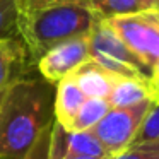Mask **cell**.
<instances>
[{"label": "cell", "instance_id": "cell-1", "mask_svg": "<svg viewBox=\"0 0 159 159\" xmlns=\"http://www.w3.org/2000/svg\"><path fill=\"white\" fill-rule=\"evenodd\" d=\"M55 87L43 77H17L0 103V159H24L53 123Z\"/></svg>", "mask_w": 159, "mask_h": 159}, {"label": "cell", "instance_id": "cell-2", "mask_svg": "<svg viewBox=\"0 0 159 159\" xmlns=\"http://www.w3.org/2000/svg\"><path fill=\"white\" fill-rule=\"evenodd\" d=\"M98 21V14L86 5H55L17 16V36L26 53L38 62L53 46L89 34Z\"/></svg>", "mask_w": 159, "mask_h": 159}, {"label": "cell", "instance_id": "cell-3", "mask_svg": "<svg viewBox=\"0 0 159 159\" xmlns=\"http://www.w3.org/2000/svg\"><path fill=\"white\" fill-rule=\"evenodd\" d=\"M89 58L116 77L152 82V69L121 41L103 19L89 33Z\"/></svg>", "mask_w": 159, "mask_h": 159}, {"label": "cell", "instance_id": "cell-4", "mask_svg": "<svg viewBox=\"0 0 159 159\" xmlns=\"http://www.w3.org/2000/svg\"><path fill=\"white\" fill-rule=\"evenodd\" d=\"M103 21L149 69H154L159 60V9H147Z\"/></svg>", "mask_w": 159, "mask_h": 159}, {"label": "cell", "instance_id": "cell-5", "mask_svg": "<svg viewBox=\"0 0 159 159\" xmlns=\"http://www.w3.org/2000/svg\"><path fill=\"white\" fill-rule=\"evenodd\" d=\"M152 101L154 99H145L127 108H110L89 132L101 142L108 154L115 157L132 144Z\"/></svg>", "mask_w": 159, "mask_h": 159}, {"label": "cell", "instance_id": "cell-6", "mask_svg": "<svg viewBox=\"0 0 159 159\" xmlns=\"http://www.w3.org/2000/svg\"><path fill=\"white\" fill-rule=\"evenodd\" d=\"M87 60H89V34L72 38L53 46L36 63L43 79L57 84Z\"/></svg>", "mask_w": 159, "mask_h": 159}, {"label": "cell", "instance_id": "cell-7", "mask_svg": "<svg viewBox=\"0 0 159 159\" xmlns=\"http://www.w3.org/2000/svg\"><path fill=\"white\" fill-rule=\"evenodd\" d=\"M70 77L75 80V84L86 98H103V99H108L111 87L118 79L116 75L108 72L106 69L98 65L91 58L84 62L77 70H74Z\"/></svg>", "mask_w": 159, "mask_h": 159}, {"label": "cell", "instance_id": "cell-8", "mask_svg": "<svg viewBox=\"0 0 159 159\" xmlns=\"http://www.w3.org/2000/svg\"><path fill=\"white\" fill-rule=\"evenodd\" d=\"M84 101H86V96L70 75H67L65 79L57 82L55 101H53L55 121L62 125L65 130H70L74 118H75L77 111L80 110Z\"/></svg>", "mask_w": 159, "mask_h": 159}, {"label": "cell", "instance_id": "cell-9", "mask_svg": "<svg viewBox=\"0 0 159 159\" xmlns=\"http://www.w3.org/2000/svg\"><path fill=\"white\" fill-rule=\"evenodd\" d=\"M145 99H156L152 82L139 79H125V77H118L115 80L111 93L108 96V103L111 108L134 106Z\"/></svg>", "mask_w": 159, "mask_h": 159}, {"label": "cell", "instance_id": "cell-10", "mask_svg": "<svg viewBox=\"0 0 159 159\" xmlns=\"http://www.w3.org/2000/svg\"><path fill=\"white\" fill-rule=\"evenodd\" d=\"M26 48L19 38H4L0 39V91H4L12 80L16 70L24 62Z\"/></svg>", "mask_w": 159, "mask_h": 159}, {"label": "cell", "instance_id": "cell-11", "mask_svg": "<svg viewBox=\"0 0 159 159\" xmlns=\"http://www.w3.org/2000/svg\"><path fill=\"white\" fill-rule=\"evenodd\" d=\"M147 9H157L152 0H94L93 11L99 19H110L116 16L135 14Z\"/></svg>", "mask_w": 159, "mask_h": 159}, {"label": "cell", "instance_id": "cell-12", "mask_svg": "<svg viewBox=\"0 0 159 159\" xmlns=\"http://www.w3.org/2000/svg\"><path fill=\"white\" fill-rule=\"evenodd\" d=\"M110 103L103 98H86L80 110L77 111L69 132H87L110 111Z\"/></svg>", "mask_w": 159, "mask_h": 159}, {"label": "cell", "instance_id": "cell-13", "mask_svg": "<svg viewBox=\"0 0 159 159\" xmlns=\"http://www.w3.org/2000/svg\"><path fill=\"white\" fill-rule=\"evenodd\" d=\"M151 140H159V98H156L152 101L151 108L145 113L132 144H140V142H151Z\"/></svg>", "mask_w": 159, "mask_h": 159}, {"label": "cell", "instance_id": "cell-14", "mask_svg": "<svg viewBox=\"0 0 159 159\" xmlns=\"http://www.w3.org/2000/svg\"><path fill=\"white\" fill-rule=\"evenodd\" d=\"M17 36V9L14 0H0V39Z\"/></svg>", "mask_w": 159, "mask_h": 159}, {"label": "cell", "instance_id": "cell-15", "mask_svg": "<svg viewBox=\"0 0 159 159\" xmlns=\"http://www.w3.org/2000/svg\"><path fill=\"white\" fill-rule=\"evenodd\" d=\"M16 9H17V16L29 14L34 11H41V9L55 7V5H65V4H77V5H86V7L93 9L94 0H14Z\"/></svg>", "mask_w": 159, "mask_h": 159}, {"label": "cell", "instance_id": "cell-16", "mask_svg": "<svg viewBox=\"0 0 159 159\" xmlns=\"http://www.w3.org/2000/svg\"><path fill=\"white\" fill-rule=\"evenodd\" d=\"M115 159H159V140L130 144Z\"/></svg>", "mask_w": 159, "mask_h": 159}, {"label": "cell", "instance_id": "cell-17", "mask_svg": "<svg viewBox=\"0 0 159 159\" xmlns=\"http://www.w3.org/2000/svg\"><path fill=\"white\" fill-rule=\"evenodd\" d=\"M53 125V123H52ZM52 125L48 128L43 130V134L38 137V140L34 142V145L31 147V151L28 152L24 159H48L50 152V134H52Z\"/></svg>", "mask_w": 159, "mask_h": 159}, {"label": "cell", "instance_id": "cell-18", "mask_svg": "<svg viewBox=\"0 0 159 159\" xmlns=\"http://www.w3.org/2000/svg\"><path fill=\"white\" fill-rule=\"evenodd\" d=\"M48 159H52V157H48ZM55 159H115L113 156H110V157H86V156H69V154H65V156H60V157H55Z\"/></svg>", "mask_w": 159, "mask_h": 159}, {"label": "cell", "instance_id": "cell-19", "mask_svg": "<svg viewBox=\"0 0 159 159\" xmlns=\"http://www.w3.org/2000/svg\"><path fill=\"white\" fill-rule=\"evenodd\" d=\"M152 82H159V60L156 62L154 69H152Z\"/></svg>", "mask_w": 159, "mask_h": 159}, {"label": "cell", "instance_id": "cell-20", "mask_svg": "<svg viewBox=\"0 0 159 159\" xmlns=\"http://www.w3.org/2000/svg\"><path fill=\"white\" fill-rule=\"evenodd\" d=\"M152 87H154L156 98H159V82H152Z\"/></svg>", "mask_w": 159, "mask_h": 159}, {"label": "cell", "instance_id": "cell-21", "mask_svg": "<svg viewBox=\"0 0 159 159\" xmlns=\"http://www.w3.org/2000/svg\"><path fill=\"white\" fill-rule=\"evenodd\" d=\"M7 89V87H5ZM5 89L4 91H0V103H2V99H4V94H5Z\"/></svg>", "mask_w": 159, "mask_h": 159}, {"label": "cell", "instance_id": "cell-22", "mask_svg": "<svg viewBox=\"0 0 159 159\" xmlns=\"http://www.w3.org/2000/svg\"><path fill=\"white\" fill-rule=\"evenodd\" d=\"M152 4H154V5H156V7H157V9H159V0H152Z\"/></svg>", "mask_w": 159, "mask_h": 159}]
</instances>
